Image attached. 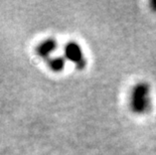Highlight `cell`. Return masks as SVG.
<instances>
[{"mask_svg":"<svg viewBox=\"0 0 156 155\" xmlns=\"http://www.w3.org/2000/svg\"><path fill=\"white\" fill-rule=\"evenodd\" d=\"M129 106L134 114L143 116L152 109L151 87L147 82H139L131 89Z\"/></svg>","mask_w":156,"mask_h":155,"instance_id":"cell-1","label":"cell"},{"mask_svg":"<svg viewBox=\"0 0 156 155\" xmlns=\"http://www.w3.org/2000/svg\"><path fill=\"white\" fill-rule=\"evenodd\" d=\"M64 57L67 61L71 62L78 70H84L87 65V60L83 48L76 41H69L65 45Z\"/></svg>","mask_w":156,"mask_h":155,"instance_id":"cell-2","label":"cell"},{"mask_svg":"<svg viewBox=\"0 0 156 155\" xmlns=\"http://www.w3.org/2000/svg\"><path fill=\"white\" fill-rule=\"evenodd\" d=\"M150 7L153 11H156V1H152L150 3Z\"/></svg>","mask_w":156,"mask_h":155,"instance_id":"cell-5","label":"cell"},{"mask_svg":"<svg viewBox=\"0 0 156 155\" xmlns=\"http://www.w3.org/2000/svg\"><path fill=\"white\" fill-rule=\"evenodd\" d=\"M58 47V41L55 38L48 37L44 39V41H41L36 45L34 48V52L38 58H41L46 62L49 58L52 57L51 55L56 51Z\"/></svg>","mask_w":156,"mask_h":155,"instance_id":"cell-3","label":"cell"},{"mask_svg":"<svg viewBox=\"0 0 156 155\" xmlns=\"http://www.w3.org/2000/svg\"><path fill=\"white\" fill-rule=\"evenodd\" d=\"M66 62L67 60L64 55H55V57L49 58L46 61V65L48 69L54 72H62L66 68Z\"/></svg>","mask_w":156,"mask_h":155,"instance_id":"cell-4","label":"cell"}]
</instances>
